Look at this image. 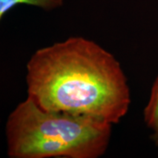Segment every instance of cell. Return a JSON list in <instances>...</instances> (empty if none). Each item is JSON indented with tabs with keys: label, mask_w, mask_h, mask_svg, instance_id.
Wrapping results in <instances>:
<instances>
[{
	"label": "cell",
	"mask_w": 158,
	"mask_h": 158,
	"mask_svg": "<svg viewBox=\"0 0 158 158\" xmlns=\"http://www.w3.org/2000/svg\"><path fill=\"white\" fill-rule=\"evenodd\" d=\"M144 122L153 132L158 134V74L153 83L150 95L143 111Z\"/></svg>",
	"instance_id": "obj_4"
},
{
	"label": "cell",
	"mask_w": 158,
	"mask_h": 158,
	"mask_svg": "<svg viewBox=\"0 0 158 158\" xmlns=\"http://www.w3.org/2000/svg\"><path fill=\"white\" fill-rule=\"evenodd\" d=\"M27 97L48 111L118 124L131 94L120 62L91 40L73 36L36 50L27 63Z\"/></svg>",
	"instance_id": "obj_1"
},
{
	"label": "cell",
	"mask_w": 158,
	"mask_h": 158,
	"mask_svg": "<svg viewBox=\"0 0 158 158\" xmlns=\"http://www.w3.org/2000/svg\"><path fill=\"white\" fill-rule=\"evenodd\" d=\"M113 124L100 118L48 111L30 98L6 121L11 158H98L107 150Z\"/></svg>",
	"instance_id": "obj_2"
},
{
	"label": "cell",
	"mask_w": 158,
	"mask_h": 158,
	"mask_svg": "<svg viewBox=\"0 0 158 158\" xmlns=\"http://www.w3.org/2000/svg\"><path fill=\"white\" fill-rule=\"evenodd\" d=\"M151 138H152L153 141L155 142V145H156V148H157V153H158V134H152Z\"/></svg>",
	"instance_id": "obj_5"
},
{
	"label": "cell",
	"mask_w": 158,
	"mask_h": 158,
	"mask_svg": "<svg viewBox=\"0 0 158 158\" xmlns=\"http://www.w3.org/2000/svg\"><path fill=\"white\" fill-rule=\"evenodd\" d=\"M64 0H0V22L4 16L12 8L19 5L38 7L46 11H51L61 8Z\"/></svg>",
	"instance_id": "obj_3"
}]
</instances>
